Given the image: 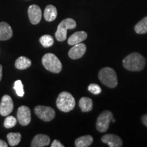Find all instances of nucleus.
<instances>
[{
	"label": "nucleus",
	"mask_w": 147,
	"mask_h": 147,
	"mask_svg": "<svg viewBox=\"0 0 147 147\" xmlns=\"http://www.w3.org/2000/svg\"><path fill=\"white\" fill-rule=\"evenodd\" d=\"M123 65L127 70L131 71H141L146 65V59L140 53H133L124 58Z\"/></svg>",
	"instance_id": "f257e3e1"
},
{
	"label": "nucleus",
	"mask_w": 147,
	"mask_h": 147,
	"mask_svg": "<svg viewBox=\"0 0 147 147\" xmlns=\"http://www.w3.org/2000/svg\"><path fill=\"white\" fill-rule=\"evenodd\" d=\"M56 104L61 111L68 113L72 110L76 105L75 99L68 92L63 91L61 93L57 99Z\"/></svg>",
	"instance_id": "f03ea898"
},
{
	"label": "nucleus",
	"mask_w": 147,
	"mask_h": 147,
	"mask_svg": "<svg viewBox=\"0 0 147 147\" xmlns=\"http://www.w3.org/2000/svg\"><path fill=\"white\" fill-rule=\"evenodd\" d=\"M99 78L102 84L109 88H115L118 84L115 71L109 67L102 68L99 72Z\"/></svg>",
	"instance_id": "7ed1b4c3"
},
{
	"label": "nucleus",
	"mask_w": 147,
	"mask_h": 147,
	"mask_svg": "<svg viewBox=\"0 0 147 147\" xmlns=\"http://www.w3.org/2000/svg\"><path fill=\"white\" fill-rule=\"evenodd\" d=\"M42 64L47 70L53 73H59L62 69V64L56 55L47 53L42 57Z\"/></svg>",
	"instance_id": "20e7f679"
},
{
	"label": "nucleus",
	"mask_w": 147,
	"mask_h": 147,
	"mask_svg": "<svg viewBox=\"0 0 147 147\" xmlns=\"http://www.w3.org/2000/svg\"><path fill=\"white\" fill-rule=\"evenodd\" d=\"M76 23L71 18H65L59 24L57 32H55V38L58 41H65L67 38V31L68 29L76 28Z\"/></svg>",
	"instance_id": "39448f33"
},
{
	"label": "nucleus",
	"mask_w": 147,
	"mask_h": 147,
	"mask_svg": "<svg viewBox=\"0 0 147 147\" xmlns=\"http://www.w3.org/2000/svg\"><path fill=\"white\" fill-rule=\"evenodd\" d=\"M112 119H113V115L109 110L102 112L100 114L96 122V129L98 131L104 133L108 130Z\"/></svg>",
	"instance_id": "423d86ee"
},
{
	"label": "nucleus",
	"mask_w": 147,
	"mask_h": 147,
	"mask_svg": "<svg viewBox=\"0 0 147 147\" xmlns=\"http://www.w3.org/2000/svg\"><path fill=\"white\" fill-rule=\"evenodd\" d=\"M34 111L38 117L47 122L52 121L55 117V110L49 106H38L35 108Z\"/></svg>",
	"instance_id": "0eeeda50"
},
{
	"label": "nucleus",
	"mask_w": 147,
	"mask_h": 147,
	"mask_svg": "<svg viewBox=\"0 0 147 147\" xmlns=\"http://www.w3.org/2000/svg\"><path fill=\"white\" fill-rule=\"evenodd\" d=\"M14 108L12 99L8 95H3L0 103V115L3 117L8 116L12 113Z\"/></svg>",
	"instance_id": "6e6552de"
},
{
	"label": "nucleus",
	"mask_w": 147,
	"mask_h": 147,
	"mask_svg": "<svg viewBox=\"0 0 147 147\" xmlns=\"http://www.w3.org/2000/svg\"><path fill=\"white\" fill-rule=\"evenodd\" d=\"M17 120L21 125L26 126L31 122V110L29 108L22 106L17 110Z\"/></svg>",
	"instance_id": "1a4fd4ad"
},
{
	"label": "nucleus",
	"mask_w": 147,
	"mask_h": 147,
	"mask_svg": "<svg viewBox=\"0 0 147 147\" xmlns=\"http://www.w3.org/2000/svg\"><path fill=\"white\" fill-rule=\"evenodd\" d=\"M29 21L33 25H37L41 21L42 10L38 5H32L28 8Z\"/></svg>",
	"instance_id": "9d476101"
},
{
	"label": "nucleus",
	"mask_w": 147,
	"mask_h": 147,
	"mask_svg": "<svg viewBox=\"0 0 147 147\" xmlns=\"http://www.w3.org/2000/svg\"><path fill=\"white\" fill-rule=\"evenodd\" d=\"M86 50H87V47L85 45L81 42V43L74 45V47L69 51L68 55L72 59H78L83 56L86 52Z\"/></svg>",
	"instance_id": "9b49d317"
},
{
	"label": "nucleus",
	"mask_w": 147,
	"mask_h": 147,
	"mask_svg": "<svg viewBox=\"0 0 147 147\" xmlns=\"http://www.w3.org/2000/svg\"><path fill=\"white\" fill-rule=\"evenodd\" d=\"M102 141L110 147H121L123 145L121 138L115 134H106L102 138Z\"/></svg>",
	"instance_id": "f8f14e48"
},
{
	"label": "nucleus",
	"mask_w": 147,
	"mask_h": 147,
	"mask_svg": "<svg viewBox=\"0 0 147 147\" xmlns=\"http://www.w3.org/2000/svg\"><path fill=\"white\" fill-rule=\"evenodd\" d=\"M50 138L45 134H38L33 139L31 146L32 147L47 146L50 144Z\"/></svg>",
	"instance_id": "ddd939ff"
},
{
	"label": "nucleus",
	"mask_w": 147,
	"mask_h": 147,
	"mask_svg": "<svg viewBox=\"0 0 147 147\" xmlns=\"http://www.w3.org/2000/svg\"><path fill=\"white\" fill-rule=\"evenodd\" d=\"M13 35L12 27L5 22L0 23V40H8Z\"/></svg>",
	"instance_id": "4468645a"
},
{
	"label": "nucleus",
	"mask_w": 147,
	"mask_h": 147,
	"mask_svg": "<svg viewBox=\"0 0 147 147\" xmlns=\"http://www.w3.org/2000/svg\"><path fill=\"white\" fill-rule=\"evenodd\" d=\"M87 34L85 32H83V31L77 32L69 37L67 40V43L70 46L76 45L77 44L81 43L82 41L87 39Z\"/></svg>",
	"instance_id": "2eb2a0df"
},
{
	"label": "nucleus",
	"mask_w": 147,
	"mask_h": 147,
	"mask_svg": "<svg viewBox=\"0 0 147 147\" xmlns=\"http://www.w3.org/2000/svg\"><path fill=\"white\" fill-rule=\"evenodd\" d=\"M45 20L48 22L53 21L57 16V10L54 5H49L46 7L44 13Z\"/></svg>",
	"instance_id": "dca6fc26"
},
{
	"label": "nucleus",
	"mask_w": 147,
	"mask_h": 147,
	"mask_svg": "<svg viewBox=\"0 0 147 147\" xmlns=\"http://www.w3.org/2000/svg\"><path fill=\"white\" fill-rule=\"evenodd\" d=\"M93 142V138L91 136H84L76 140L75 146L76 147H88L91 146Z\"/></svg>",
	"instance_id": "f3484780"
},
{
	"label": "nucleus",
	"mask_w": 147,
	"mask_h": 147,
	"mask_svg": "<svg viewBox=\"0 0 147 147\" xmlns=\"http://www.w3.org/2000/svg\"><path fill=\"white\" fill-rule=\"evenodd\" d=\"M93 103L89 97H83L79 101V106L82 112H89L93 109Z\"/></svg>",
	"instance_id": "a211bd4d"
},
{
	"label": "nucleus",
	"mask_w": 147,
	"mask_h": 147,
	"mask_svg": "<svg viewBox=\"0 0 147 147\" xmlns=\"http://www.w3.org/2000/svg\"><path fill=\"white\" fill-rule=\"evenodd\" d=\"M32 65V61L29 59L25 57H20L15 62V67L18 69H25Z\"/></svg>",
	"instance_id": "6ab92c4d"
},
{
	"label": "nucleus",
	"mask_w": 147,
	"mask_h": 147,
	"mask_svg": "<svg viewBox=\"0 0 147 147\" xmlns=\"http://www.w3.org/2000/svg\"><path fill=\"white\" fill-rule=\"evenodd\" d=\"M134 30L138 34H144L147 33V16L142 18L135 25Z\"/></svg>",
	"instance_id": "aec40b11"
},
{
	"label": "nucleus",
	"mask_w": 147,
	"mask_h": 147,
	"mask_svg": "<svg viewBox=\"0 0 147 147\" xmlns=\"http://www.w3.org/2000/svg\"><path fill=\"white\" fill-rule=\"evenodd\" d=\"M8 144L11 146H14L19 144L21 140V134L20 133H9L7 135Z\"/></svg>",
	"instance_id": "412c9836"
},
{
	"label": "nucleus",
	"mask_w": 147,
	"mask_h": 147,
	"mask_svg": "<svg viewBox=\"0 0 147 147\" xmlns=\"http://www.w3.org/2000/svg\"><path fill=\"white\" fill-rule=\"evenodd\" d=\"M40 42L44 47H51L54 44V39L50 35H44L40 38Z\"/></svg>",
	"instance_id": "4be33fe9"
},
{
	"label": "nucleus",
	"mask_w": 147,
	"mask_h": 147,
	"mask_svg": "<svg viewBox=\"0 0 147 147\" xmlns=\"http://www.w3.org/2000/svg\"><path fill=\"white\" fill-rule=\"evenodd\" d=\"M14 89L15 90L16 94H17L18 96L23 97L24 94H25V91H24L23 82H22L21 80H18L14 82Z\"/></svg>",
	"instance_id": "5701e85b"
},
{
	"label": "nucleus",
	"mask_w": 147,
	"mask_h": 147,
	"mask_svg": "<svg viewBox=\"0 0 147 147\" xmlns=\"http://www.w3.org/2000/svg\"><path fill=\"white\" fill-rule=\"evenodd\" d=\"M16 125V119L13 116H8V117H7L4 121V123H3V125L7 129L14 127Z\"/></svg>",
	"instance_id": "b1692460"
},
{
	"label": "nucleus",
	"mask_w": 147,
	"mask_h": 147,
	"mask_svg": "<svg viewBox=\"0 0 147 147\" xmlns=\"http://www.w3.org/2000/svg\"><path fill=\"white\" fill-rule=\"evenodd\" d=\"M88 90L94 95H98L102 92L101 87L97 84H90L88 87Z\"/></svg>",
	"instance_id": "393cba45"
},
{
	"label": "nucleus",
	"mask_w": 147,
	"mask_h": 147,
	"mask_svg": "<svg viewBox=\"0 0 147 147\" xmlns=\"http://www.w3.org/2000/svg\"><path fill=\"white\" fill-rule=\"evenodd\" d=\"M51 147H63L64 146L61 143L57 140H55L52 144H51Z\"/></svg>",
	"instance_id": "a878e982"
},
{
	"label": "nucleus",
	"mask_w": 147,
	"mask_h": 147,
	"mask_svg": "<svg viewBox=\"0 0 147 147\" xmlns=\"http://www.w3.org/2000/svg\"><path fill=\"white\" fill-rule=\"evenodd\" d=\"M142 121L143 124H144L145 126L147 127V114L146 115H144V116H142Z\"/></svg>",
	"instance_id": "bb28decb"
},
{
	"label": "nucleus",
	"mask_w": 147,
	"mask_h": 147,
	"mask_svg": "<svg viewBox=\"0 0 147 147\" xmlns=\"http://www.w3.org/2000/svg\"><path fill=\"white\" fill-rule=\"evenodd\" d=\"M8 146V144H7V143L5 141L0 140V147H7Z\"/></svg>",
	"instance_id": "cd10ccee"
},
{
	"label": "nucleus",
	"mask_w": 147,
	"mask_h": 147,
	"mask_svg": "<svg viewBox=\"0 0 147 147\" xmlns=\"http://www.w3.org/2000/svg\"><path fill=\"white\" fill-rule=\"evenodd\" d=\"M2 78V66L0 65V81Z\"/></svg>",
	"instance_id": "c85d7f7f"
},
{
	"label": "nucleus",
	"mask_w": 147,
	"mask_h": 147,
	"mask_svg": "<svg viewBox=\"0 0 147 147\" xmlns=\"http://www.w3.org/2000/svg\"><path fill=\"white\" fill-rule=\"evenodd\" d=\"M112 121H113V123H115V121H116V120H115V119H112V120H111Z\"/></svg>",
	"instance_id": "c756f323"
}]
</instances>
